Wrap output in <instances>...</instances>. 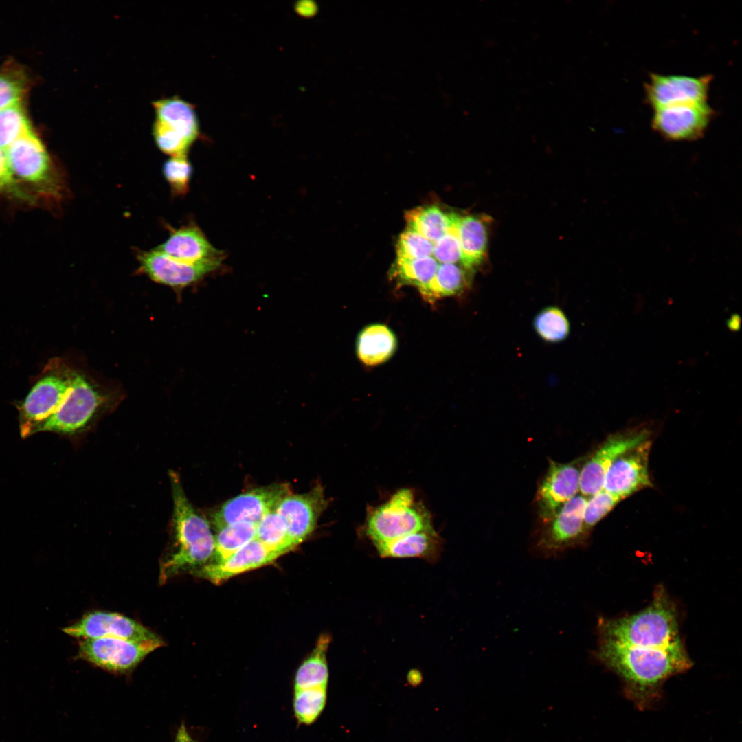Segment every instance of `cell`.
Returning a JSON list of instances; mask_svg holds the SVG:
<instances>
[{
	"label": "cell",
	"mask_w": 742,
	"mask_h": 742,
	"mask_svg": "<svg viewBox=\"0 0 742 742\" xmlns=\"http://www.w3.org/2000/svg\"><path fill=\"white\" fill-rule=\"evenodd\" d=\"M598 631L599 638L627 645L669 647L683 644L675 605L661 586L646 609L621 618L600 619Z\"/></svg>",
	"instance_id": "obj_3"
},
{
	"label": "cell",
	"mask_w": 742,
	"mask_h": 742,
	"mask_svg": "<svg viewBox=\"0 0 742 742\" xmlns=\"http://www.w3.org/2000/svg\"><path fill=\"white\" fill-rule=\"evenodd\" d=\"M255 539L280 556L294 548L290 542L286 524L275 509L267 513L256 524Z\"/></svg>",
	"instance_id": "obj_30"
},
{
	"label": "cell",
	"mask_w": 742,
	"mask_h": 742,
	"mask_svg": "<svg viewBox=\"0 0 742 742\" xmlns=\"http://www.w3.org/2000/svg\"><path fill=\"white\" fill-rule=\"evenodd\" d=\"M330 638H319L311 655L298 668L295 679V689L326 687L328 678L326 654Z\"/></svg>",
	"instance_id": "obj_27"
},
{
	"label": "cell",
	"mask_w": 742,
	"mask_h": 742,
	"mask_svg": "<svg viewBox=\"0 0 742 742\" xmlns=\"http://www.w3.org/2000/svg\"><path fill=\"white\" fill-rule=\"evenodd\" d=\"M326 506L324 489L320 485L306 493H289L278 502L275 510L285 522L293 548L312 533Z\"/></svg>",
	"instance_id": "obj_18"
},
{
	"label": "cell",
	"mask_w": 742,
	"mask_h": 742,
	"mask_svg": "<svg viewBox=\"0 0 742 742\" xmlns=\"http://www.w3.org/2000/svg\"><path fill=\"white\" fill-rule=\"evenodd\" d=\"M280 555L254 539L223 561L201 567L196 572L214 583L267 565Z\"/></svg>",
	"instance_id": "obj_21"
},
{
	"label": "cell",
	"mask_w": 742,
	"mask_h": 742,
	"mask_svg": "<svg viewBox=\"0 0 742 742\" xmlns=\"http://www.w3.org/2000/svg\"><path fill=\"white\" fill-rule=\"evenodd\" d=\"M533 327L539 337L548 343L564 341L570 331V322L565 313L556 306L541 309L534 318Z\"/></svg>",
	"instance_id": "obj_31"
},
{
	"label": "cell",
	"mask_w": 742,
	"mask_h": 742,
	"mask_svg": "<svg viewBox=\"0 0 742 742\" xmlns=\"http://www.w3.org/2000/svg\"><path fill=\"white\" fill-rule=\"evenodd\" d=\"M587 500L583 495H576L544 524L533 546L535 554L543 558L556 557L584 543L589 533L583 522Z\"/></svg>",
	"instance_id": "obj_8"
},
{
	"label": "cell",
	"mask_w": 742,
	"mask_h": 742,
	"mask_svg": "<svg viewBox=\"0 0 742 742\" xmlns=\"http://www.w3.org/2000/svg\"><path fill=\"white\" fill-rule=\"evenodd\" d=\"M396 347L395 335L387 326L372 324L366 327L359 335L357 352L363 363L374 366L387 360Z\"/></svg>",
	"instance_id": "obj_24"
},
{
	"label": "cell",
	"mask_w": 742,
	"mask_h": 742,
	"mask_svg": "<svg viewBox=\"0 0 742 742\" xmlns=\"http://www.w3.org/2000/svg\"><path fill=\"white\" fill-rule=\"evenodd\" d=\"M433 527L430 513L410 488L399 489L385 503L368 507L363 526L373 543Z\"/></svg>",
	"instance_id": "obj_5"
},
{
	"label": "cell",
	"mask_w": 742,
	"mask_h": 742,
	"mask_svg": "<svg viewBox=\"0 0 742 742\" xmlns=\"http://www.w3.org/2000/svg\"><path fill=\"white\" fill-rule=\"evenodd\" d=\"M326 699V687L295 689L293 707L298 721L313 722L322 711Z\"/></svg>",
	"instance_id": "obj_32"
},
{
	"label": "cell",
	"mask_w": 742,
	"mask_h": 742,
	"mask_svg": "<svg viewBox=\"0 0 742 742\" xmlns=\"http://www.w3.org/2000/svg\"><path fill=\"white\" fill-rule=\"evenodd\" d=\"M104 401L102 395L83 376L73 373L67 396L58 409L39 424L33 434L41 431L74 434L88 425Z\"/></svg>",
	"instance_id": "obj_9"
},
{
	"label": "cell",
	"mask_w": 742,
	"mask_h": 742,
	"mask_svg": "<svg viewBox=\"0 0 742 742\" xmlns=\"http://www.w3.org/2000/svg\"><path fill=\"white\" fill-rule=\"evenodd\" d=\"M488 219L484 216L457 215L456 229L462 251V265L473 271L486 258Z\"/></svg>",
	"instance_id": "obj_23"
},
{
	"label": "cell",
	"mask_w": 742,
	"mask_h": 742,
	"mask_svg": "<svg viewBox=\"0 0 742 742\" xmlns=\"http://www.w3.org/2000/svg\"><path fill=\"white\" fill-rule=\"evenodd\" d=\"M622 500L624 499L604 489L587 499L583 515L586 530L589 532Z\"/></svg>",
	"instance_id": "obj_35"
},
{
	"label": "cell",
	"mask_w": 742,
	"mask_h": 742,
	"mask_svg": "<svg viewBox=\"0 0 742 742\" xmlns=\"http://www.w3.org/2000/svg\"><path fill=\"white\" fill-rule=\"evenodd\" d=\"M21 93L22 87L18 82L0 75V111L18 104Z\"/></svg>",
	"instance_id": "obj_39"
},
{
	"label": "cell",
	"mask_w": 742,
	"mask_h": 742,
	"mask_svg": "<svg viewBox=\"0 0 742 742\" xmlns=\"http://www.w3.org/2000/svg\"><path fill=\"white\" fill-rule=\"evenodd\" d=\"M153 106L155 118L152 133L157 148L170 157L187 155L198 135L192 105L174 96L155 100Z\"/></svg>",
	"instance_id": "obj_6"
},
{
	"label": "cell",
	"mask_w": 742,
	"mask_h": 742,
	"mask_svg": "<svg viewBox=\"0 0 742 742\" xmlns=\"http://www.w3.org/2000/svg\"><path fill=\"white\" fill-rule=\"evenodd\" d=\"M651 434L649 428L638 426L609 435L583 464L579 482L581 494L590 497L602 490L611 464L621 454L649 439Z\"/></svg>",
	"instance_id": "obj_11"
},
{
	"label": "cell",
	"mask_w": 742,
	"mask_h": 742,
	"mask_svg": "<svg viewBox=\"0 0 742 742\" xmlns=\"http://www.w3.org/2000/svg\"><path fill=\"white\" fill-rule=\"evenodd\" d=\"M286 484H277L253 489L225 502L212 515L217 530L233 524H257L289 494Z\"/></svg>",
	"instance_id": "obj_16"
},
{
	"label": "cell",
	"mask_w": 742,
	"mask_h": 742,
	"mask_svg": "<svg viewBox=\"0 0 742 742\" xmlns=\"http://www.w3.org/2000/svg\"><path fill=\"white\" fill-rule=\"evenodd\" d=\"M0 196L30 204L37 203V199L28 192L14 177L8 164L5 152L1 148H0Z\"/></svg>",
	"instance_id": "obj_37"
},
{
	"label": "cell",
	"mask_w": 742,
	"mask_h": 742,
	"mask_svg": "<svg viewBox=\"0 0 742 742\" xmlns=\"http://www.w3.org/2000/svg\"><path fill=\"white\" fill-rule=\"evenodd\" d=\"M471 273L460 264L439 263L431 281L419 291L430 302L457 295L469 285Z\"/></svg>",
	"instance_id": "obj_25"
},
{
	"label": "cell",
	"mask_w": 742,
	"mask_h": 742,
	"mask_svg": "<svg viewBox=\"0 0 742 742\" xmlns=\"http://www.w3.org/2000/svg\"><path fill=\"white\" fill-rule=\"evenodd\" d=\"M173 499L174 543L161 562V582L194 570L196 572L214 554L215 537L208 522L187 498L177 474L171 472Z\"/></svg>",
	"instance_id": "obj_2"
},
{
	"label": "cell",
	"mask_w": 742,
	"mask_h": 742,
	"mask_svg": "<svg viewBox=\"0 0 742 742\" xmlns=\"http://www.w3.org/2000/svg\"><path fill=\"white\" fill-rule=\"evenodd\" d=\"M741 319L737 314H733L727 322V325L730 330L737 331L739 329Z\"/></svg>",
	"instance_id": "obj_41"
},
{
	"label": "cell",
	"mask_w": 742,
	"mask_h": 742,
	"mask_svg": "<svg viewBox=\"0 0 742 742\" xmlns=\"http://www.w3.org/2000/svg\"><path fill=\"white\" fill-rule=\"evenodd\" d=\"M715 115L708 102L684 103L653 109L651 126L671 141H694L704 135Z\"/></svg>",
	"instance_id": "obj_12"
},
{
	"label": "cell",
	"mask_w": 742,
	"mask_h": 742,
	"mask_svg": "<svg viewBox=\"0 0 742 742\" xmlns=\"http://www.w3.org/2000/svg\"><path fill=\"white\" fill-rule=\"evenodd\" d=\"M651 445L649 438L621 454L608 469L603 489L625 499L653 487L649 472Z\"/></svg>",
	"instance_id": "obj_13"
},
{
	"label": "cell",
	"mask_w": 742,
	"mask_h": 742,
	"mask_svg": "<svg viewBox=\"0 0 742 742\" xmlns=\"http://www.w3.org/2000/svg\"><path fill=\"white\" fill-rule=\"evenodd\" d=\"M138 271L152 280L174 288L190 285L219 267L222 261L190 264L173 259L154 249L137 250Z\"/></svg>",
	"instance_id": "obj_17"
},
{
	"label": "cell",
	"mask_w": 742,
	"mask_h": 742,
	"mask_svg": "<svg viewBox=\"0 0 742 742\" xmlns=\"http://www.w3.org/2000/svg\"><path fill=\"white\" fill-rule=\"evenodd\" d=\"M712 76L695 77L651 73L644 85L647 103L653 109L684 103L706 102Z\"/></svg>",
	"instance_id": "obj_15"
},
{
	"label": "cell",
	"mask_w": 742,
	"mask_h": 742,
	"mask_svg": "<svg viewBox=\"0 0 742 742\" xmlns=\"http://www.w3.org/2000/svg\"><path fill=\"white\" fill-rule=\"evenodd\" d=\"M453 213H445L435 205L418 207L405 215L407 228L412 229L434 245L440 239L451 225Z\"/></svg>",
	"instance_id": "obj_26"
},
{
	"label": "cell",
	"mask_w": 742,
	"mask_h": 742,
	"mask_svg": "<svg viewBox=\"0 0 742 742\" xmlns=\"http://www.w3.org/2000/svg\"><path fill=\"white\" fill-rule=\"evenodd\" d=\"M30 131L27 120L19 104L0 111V148L2 150H5Z\"/></svg>",
	"instance_id": "obj_34"
},
{
	"label": "cell",
	"mask_w": 742,
	"mask_h": 742,
	"mask_svg": "<svg viewBox=\"0 0 742 742\" xmlns=\"http://www.w3.org/2000/svg\"><path fill=\"white\" fill-rule=\"evenodd\" d=\"M581 462L550 461L535 497L539 516L544 524L554 517L579 491Z\"/></svg>",
	"instance_id": "obj_14"
},
{
	"label": "cell",
	"mask_w": 742,
	"mask_h": 742,
	"mask_svg": "<svg viewBox=\"0 0 742 742\" xmlns=\"http://www.w3.org/2000/svg\"><path fill=\"white\" fill-rule=\"evenodd\" d=\"M599 639L596 658L620 677L625 697L640 710L652 708L664 683L692 666L684 644L644 647Z\"/></svg>",
	"instance_id": "obj_1"
},
{
	"label": "cell",
	"mask_w": 742,
	"mask_h": 742,
	"mask_svg": "<svg viewBox=\"0 0 742 742\" xmlns=\"http://www.w3.org/2000/svg\"><path fill=\"white\" fill-rule=\"evenodd\" d=\"M168 237L154 249L177 260L198 264L222 261L224 254L213 247L201 229L194 224L168 227Z\"/></svg>",
	"instance_id": "obj_20"
},
{
	"label": "cell",
	"mask_w": 742,
	"mask_h": 742,
	"mask_svg": "<svg viewBox=\"0 0 742 742\" xmlns=\"http://www.w3.org/2000/svg\"><path fill=\"white\" fill-rule=\"evenodd\" d=\"M434 244L425 237L407 228L400 236L396 245V259H419L432 256Z\"/></svg>",
	"instance_id": "obj_36"
},
{
	"label": "cell",
	"mask_w": 742,
	"mask_h": 742,
	"mask_svg": "<svg viewBox=\"0 0 742 742\" xmlns=\"http://www.w3.org/2000/svg\"><path fill=\"white\" fill-rule=\"evenodd\" d=\"M374 545L382 557H417L434 561L440 554L442 539L433 527Z\"/></svg>",
	"instance_id": "obj_22"
},
{
	"label": "cell",
	"mask_w": 742,
	"mask_h": 742,
	"mask_svg": "<svg viewBox=\"0 0 742 742\" xmlns=\"http://www.w3.org/2000/svg\"><path fill=\"white\" fill-rule=\"evenodd\" d=\"M163 176L175 196L187 194L192 175V167L187 155L170 157L162 166Z\"/></svg>",
	"instance_id": "obj_33"
},
{
	"label": "cell",
	"mask_w": 742,
	"mask_h": 742,
	"mask_svg": "<svg viewBox=\"0 0 742 742\" xmlns=\"http://www.w3.org/2000/svg\"><path fill=\"white\" fill-rule=\"evenodd\" d=\"M4 152L14 177L37 200L43 198L57 203L62 201L65 194L63 177L32 131L17 139Z\"/></svg>",
	"instance_id": "obj_4"
},
{
	"label": "cell",
	"mask_w": 742,
	"mask_h": 742,
	"mask_svg": "<svg viewBox=\"0 0 742 742\" xmlns=\"http://www.w3.org/2000/svg\"><path fill=\"white\" fill-rule=\"evenodd\" d=\"M438 262L432 257L419 259H396L392 276L400 285L424 288L435 275Z\"/></svg>",
	"instance_id": "obj_28"
},
{
	"label": "cell",
	"mask_w": 742,
	"mask_h": 742,
	"mask_svg": "<svg viewBox=\"0 0 742 742\" xmlns=\"http://www.w3.org/2000/svg\"><path fill=\"white\" fill-rule=\"evenodd\" d=\"M66 634L78 638H117L132 640H148L159 638L155 633L124 615L95 611L85 615L74 624L63 629Z\"/></svg>",
	"instance_id": "obj_19"
},
{
	"label": "cell",
	"mask_w": 742,
	"mask_h": 742,
	"mask_svg": "<svg viewBox=\"0 0 742 742\" xmlns=\"http://www.w3.org/2000/svg\"><path fill=\"white\" fill-rule=\"evenodd\" d=\"M456 214L447 232L434 245L432 257L438 263L462 265V251L456 229Z\"/></svg>",
	"instance_id": "obj_38"
},
{
	"label": "cell",
	"mask_w": 742,
	"mask_h": 742,
	"mask_svg": "<svg viewBox=\"0 0 742 742\" xmlns=\"http://www.w3.org/2000/svg\"><path fill=\"white\" fill-rule=\"evenodd\" d=\"M21 405L20 428L22 436L33 434L36 427L53 414L67 396L73 373L52 362Z\"/></svg>",
	"instance_id": "obj_7"
},
{
	"label": "cell",
	"mask_w": 742,
	"mask_h": 742,
	"mask_svg": "<svg viewBox=\"0 0 742 742\" xmlns=\"http://www.w3.org/2000/svg\"><path fill=\"white\" fill-rule=\"evenodd\" d=\"M175 742H194L188 733L184 726H181L178 730Z\"/></svg>",
	"instance_id": "obj_40"
},
{
	"label": "cell",
	"mask_w": 742,
	"mask_h": 742,
	"mask_svg": "<svg viewBox=\"0 0 742 742\" xmlns=\"http://www.w3.org/2000/svg\"><path fill=\"white\" fill-rule=\"evenodd\" d=\"M256 524L240 522L218 530L215 537L214 554L221 561L255 539Z\"/></svg>",
	"instance_id": "obj_29"
},
{
	"label": "cell",
	"mask_w": 742,
	"mask_h": 742,
	"mask_svg": "<svg viewBox=\"0 0 742 742\" xmlns=\"http://www.w3.org/2000/svg\"><path fill=\"white\" fill-rule=\"evenodd\" d=\"M163 644L159 637L148 640L117 638L83 639L79 644L78 657L109 671H124L133 668Z\"/></svg>",
	"instance_id": "obj_10"
}]
</instances>
